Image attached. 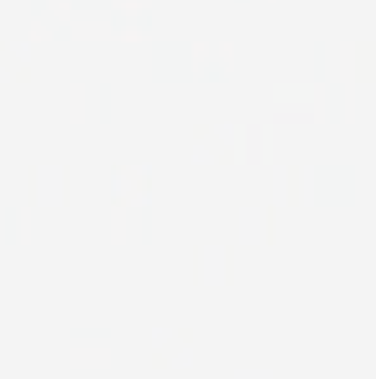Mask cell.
<instances>
[{
	"mask_svg": "<svg viewBox=\"0 0 376 379\" xmlns=\"http://www.w3.org/2000/svg\"><path fill=\"white\" fill-rule=\"evenodd\" d=\"M356 168L350 165H296L294 207H353Z\"/></svg>",
	"mask_w": 376,
	"mask_h": 379,
	"instance_id": "6da1fadb",
	"label": "cell"
},
{
	"mask_svg": "<svg viewBox=\"0 0 376 379\" xmlns=\"http://www.w3.org/2000/svg\"><path fill=\"white\" fill-rule=\"evenodd\" d=\"M28 207H68L70 168L65 165H31L28 168Z\"/></svg>",
	"mask_w": 376,
	"mask_h": 379,
	"instance_id": "7a4b0ae2",
	"label": "cell"
},
{
	"mask_svg": "<svg viewBox=\"0 0 376 379\" xmlns=\"http://www.w3.org/2000/svg\"><path fill=\"white\" fill-rule=\"evenodd\" d=\"M194 284L196 286L235 284V248L232 245H196Z\"/></svg>",
	"mask_w": 376,
	"mask_h": 379,
	"instance_id": "3957f363",
	"label": "cell"
},
{
	"mask_svg": "<svg viewBox=\"0 0 376 379\" xmlns=\"http://www.w3.org/2000/svg\"><path fill=\"white\" fill-rule=\"evenodd\" d=\"M114 39L124 44H140L152 36V3L147 0H116L111 3Z\"/></svg>",
	"mask_w": 376,
	"mask_h": 379,
	"instance_id": "277c9868",
	"label": "cell"
},
{
	"mask_svg": "<svg viewBox=\"0 0 376 379\" xmlns=\"http://www.w3.org/2000/svg\"><path fill=\"white\" fill-rule=\"evenodd\" d=\"M152 81L162 83H194L191 70V44L186 41H162L152 49Z\"/></svg>",
	"mask_w": 376,
	"mask_h": 379,
	"instance_id": "5b68a950",
	"label": "cell"
},
{
	"mask_svg": "<svg viewBox=\"0 0 376 379\" xmlns=\"http://www.w3.org/2000/svg\"><path fill=\"white\" fill-rule=\"evenodd\" d=\"M376 81V47L371 41H343L340 65H338V83L358 85V83Z\"/></svg>",
	"mask_w": 376,
	"mask_h": 379,
	"instance_id": "8992f818",
	"label": "cell"
},
{
	"mask_svg": "<svg viewBox=\"0 0 376 379\" xmlns=\"http://www.w3.org/2000/svg\"><path fill=\"white\" fill-rule=\"evenodd\" d=\"M237 243L271 245L276 243V207H242L237 212Z\"/></svg>",
	"mask_w": 376,
	"mask_h": 379,
	"instance_id": "52a82bcc",
	"label": "cell"
},
{
	"mask_svg": "<svg viewBox=\"0 0 376 379\" xmlns=\"http://www.w3.org/2000/svg\"><path fill=\"white\" fill-rule=\"evenodd\" d=\"M152 186V165L140 162V165H114L111 168V202L129 209V199L137 191Z\"/></svg>",
	"mask_w": 376,
	"mask_h": 379,
	"instance_id": "ba28073f",
	"label": "cell"
},
{
	"mask_svg": "<svg viewBox=\"0 0 376 379\" xmlns=\"http://www.w3.org/2000/svg\"><path fill=\"white\" fill-rule=\"evenodd\" d=\"M328 108H325V124H353L356 122V93L350 85L343 83H325Z\"/></svg>",
	"mask_w": 376,
	"mask_h": 379,
	"instance_id": "9c48e42d",
	"label": "cell"
},
{
	"mask_svg": "<svg viewBox=\"0 0 376 379\" xmlns=\"http://www.w3.org/2000/svg\"><path fill=\"white\" fill-rule=\"evenodd\" d=\"M68 361L70 369H111V348L108 346H90V348L73 346Z\"/></svg>",
	"mask_w": 376,
	"mask_h": 379,
	"instance_id": "30bf717a",
	"label": "cell"
},
{
	"mask_svg": "<svg viewBox=\"0 0 376 379\" xmlns=\"http://www.w3.org/2000/svg\"><path fill=\"white\" fill-rule=\"evenodd\" d=\"M114 39V26L111 21H73L70 24V41H88V44H95V41H111Z\"/></svg>",
	"mask_w": 376,
	"mask_h": 379,
	"instance_id": "8fae6325",
	"label": "cell"
},
{
	"mask_svg": "<svg viewBox=\"0 0 376 379\" xmlns=\"http://www.w3.org/2000/svg\"><path fill=\"white\" fill-rule=\"evenodd\" d=\"M296 202V165L273 168V207H294Z\"/></svg>",
	"mask_w": 376,
	"mask_h": 379,
	"instance_id": "7c38bea8",
	"label": "cell"
},
{
	"mask_svg": "<svg viewBox=\"0 0 376 379\" xmlns=\"http://www.w3.org/2000/svg\"><path fill=\"white\" fill-rule=\"evenodd\" d=\"M68 119L70 124L88 122V88L85 83H73L68 90Z\"/></svg>",
	"mask_w": 376,
	"mask_h": 379,
	"instance_id": "4fadbf2b",
	"label": "cell"
},
{
	"mask_svg": "<svg viewBox=\"0 0 376 379\" xmlns=\"http://www.w3.org/2000/svg\"><path fill=\"white\" fill-rule=\"evenodd\" d=\"M108 240H111V245H127L129 243V209L127 207H119V204L111 207Z\"/></svg>",
	"mask_w": 376,
	"mask_h": 379,
	"instance_id": "5bb4252c",
	"label": "cell"
},
{
	"mask_svg": "<svg viewBox=\"0 0 376 379\" xmlns=\"http://www.w3.org/2000/svg\"><path fill=\"white\" fill-rule=\"evenodd\" d=\"M0 243L19 245V207L0 209Z\"/></svg>",
	"mask_w": 376,
	"mask_h": 379,
	"instance_id": "9a60e30c",
	"label": "cell"
},
{
	"mask_svg": "<svg viewBox=\"0 0 376 379\" xmlns=\"http://www.w3.org/2000/svg\"><path fill=\"white\" fill-rule=\"evenodd\" d=\"M170 341H175V328H170V325H155L152 331H150V346H152V351H162Z\"/></svg>",
	"mask_w": 376,
	"mask_h": 379,
	"instance_id": "2e32d148",
	"label": "cell"
},
{
	"mask_svg": "<svg viewBox=\"0 0 376 379\" xmlns=\"http://www.w3.org/2000/svg\"><path fill=\"white\" fill-rule=\"evenodd\" d=\"M41 41H54V31L41 19H31L28 24V44H41Z\"/></svg>",
	"mask_w": 376,
	"mask_h": 379,
	"instance_id": "e0dca14e",
	"label": "cell"
},
{
	"mask_svg": "<svg viewBox=\"0 0 376 379\" xmlns=\"http://www.w3.org/2000/svg\"><path fill=\"white\" fill-rule=\"evenodd\" d=\"M108 341L111 328H70V341Z\"/></svg>",
	"mask_w": 376,
	"mask_h": 379,
	"instance_id": "ac0fdd59",
	"label": "cell"
},
{
	"mask_svg": "<svg viewBox=\"0 0 376 379\" xmlns=\"http://www.w3.org/2000/svg\"><path fill=\"white\" fill-rule=\"evenodd\" d=\"M168 369H194V346L183 343L175 356H168Z\"/></svg>",
	"mask_w": 376,
	"mask_h": 379,
	"instance_id": "d6986e66",
	"label": "cell"
},
{
	"mask_svg": "<svg viewBox=\"0 0 376 379\" xmlns=\"http://www.w3.org/2000/svg\"><path fill=\"white\" fill-rule=\"evenodd\" d=\"M31 243V207H19V245Z\"/></svg>",
	"mask_w": 376,
	"mask_h": 379,
	"instance_id": "ffe728a7",
	"label": "cell"
},
{
	"mask_svg": "<svg viewBox=\"0 0 376 379\" xmlns=\"http://www.w3.org/2000/svg\"><path fill=\"white\" fill-rule=\"evenodd\" d=\"M325 108H328V93H325V83L320 81L315 88V122L325 124Z\"/></svg>",
	"mask_w": 376,
	"mask_h": 379,
	"instance_id": "44dd1931",
	"label": "cell"
},
{
	"mask_svg": "<svg viewBox=\"0 0 376 379\" xmlns=\"http://www.w3.org/2000/svg\"><path fill=\"white\" fill-rule=\"evenodd\" d=\"M232 379H273V369H263V366L242 369V366H237L235 372H232Z\"/></svg>",
	"mask_w": 376,
	"mask_h": 379,
	"instance_id": "7402d4cb",
	"label": "cell"
},
{
	"mask_svg": "<svg viewBox=\"0 0 376 379\" xmlns=\"http://www.w3.org/2000/svg\"><path fill=\"white\" fill-rule=\"evenodd\" d=\"M142 245L152 243V207H145L142 209Z\"/></svg>",
	"mask_w": 376,
	"mask_h": 379,
	"instance_id": "603a6c76",
	"label": "cell"
},
{
	"mask_svg": "<svg viewBox=\"0 0 376 379\" xmlns=\"http://www.w3.org/2000/svg\"><path fill=\"white\" fill-rule=\"evenodd\" d=\"M101 122L103 124L111 122V85L108 83L101 85Z\"/></svg>",
	"mask_w": 376,
	"mask_h": 379,
	"instance_id": "cb8c5ba5",
	"label": "cell"
},
{
	"mask_svg": "<svg viewBox=\"0 0 376 379\" xmlns=\"http://www.w3.org/2000/svg\"><path fill=\"white\" fill-rule=\"evenodd\" d=\"M315 54H317V78L320 81H325V44H317L315 47Z\"/></svg>",
	"mask_w": 376,
	"mask_h": 379,
	"instance_id": "d4e9b609",
	"label": "cell"
},
{
	"mask_svg": "<svg viewBox=\"0 0 376 379\" xmlns=\"http://www.w3.org/2000/svg\"><path fill=\"white\" fill-rule=\"evenodd\" d=\"M0 83H14V75L8 73L6 65H0Z\"/></svg>",
	"mask_w": 376,
	"mask_h": 379,
	"instance_id": "484cf974",
	"label": "cell"
}]
</instances>
